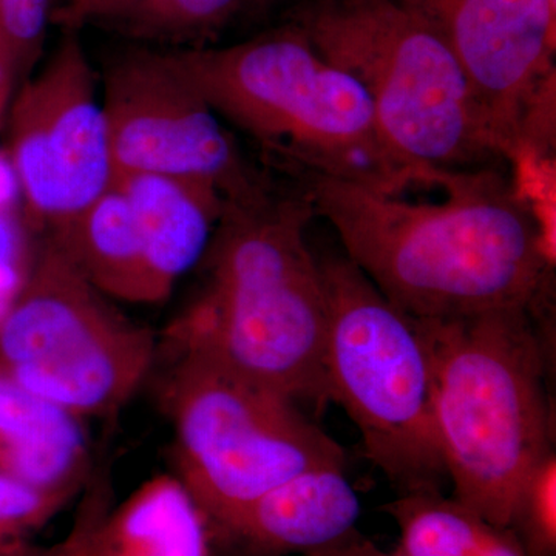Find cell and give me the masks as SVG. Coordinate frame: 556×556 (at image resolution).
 <instances>
[{
    "label": "cell",
    "mask_w": 556,
    "mask_h": 556,
    "mask_svg": "<svg viewBox=\"0 0 556 556\" xmlns=\"http://www.w3.org/2000/svg\"><path fill=\"white\" fill-rule=\"evenodd\" d=\"M325 300V378L368 459L399 495L447 481L434 422L431 364L416 320L343 255L318 258Z\"/></svg>",
    "instance_id": "6"
},
{
    "label": "cell",
    "mask_w": 556,
    "mask_h": 556,
    "mask_svg": "<svg viewBox=\"0 0 556 556\" xmlns=\"http://www.w3.org/2000/svg\"><path fill=\"white\" fill-rule=\"evenodd\" d=\"M16 62L11 56L9 47L0 38V126L5 123L11 100L16 93V84L20 83Z\"/></svg>",
    "instance_id": "26"
},
{
    "label": "cell",
    "mask_w": 556,
    "mask_h": 556,
    "mask_svg": "<svg viewBox=\"0 0 556 556\" xmlns=\"http://www.w3.org/2000/svg\"><path fill=\"white\" fill-rule=\"evenodd\" d=\"M135 0H65L54 10L53 21L64 31H79L84 25L102 24L116 27L134 7Z\"/></svg>",
    "instance_id": "22"
},
{
    "label": "cell",
    "mask_w": 556,
    "mask_h": 556,
    "mask_svg": "<svg viewBox=\"0 0 556 556\" xmlns=\"http://www.w3.org/2000/svg\"><path fill=\"white\" fill-rule=\"evenodd\" d=\"M163 54L219 118L291 177L325 175L405 197L442 190L455 174L404 159L383 134L367 91L287 20L232 46Z\"/></svg>",
    "instance_id": "2"
},
{
    "label": "cell",
    "mask_w": 556,
    "mask_h": 556,
    "mask_svg": "<svg viewBox=\"0 0 556 556\" xmlns=\"http://www.w3.org/2000/svg\"><path fill=\"white\" fill-rule=\"evenodd\" d=\"M153 357V332L116 309L53 240L0 318V369L78 419L123 408Z\"/></svg>",
    "instance_id": "8"
},
{
    "label": "cell",
    "mask_w": 556,
    "mask_h": 556,
    "mask_svg": "<svg viewBox=\"0 0 556 556\" xmlns=\"http://www.w3.org/2000/svg\"><path fill=\"white\" fill-rule=\"evenodd\" d=\"M358 515L345 467L314 468L269 490L217 532L254 556L305 555L356 529Z\"/></svg>",
    "instance_id": "12"
},
{
    "label": "cell",
    "mask_w": 556,
    "mask_h": 556,
    "mask_svg": "<svg viewBox=\"0 0 556 556\" xmlns=\"http://www.w3.org/2000/svg\"><path fill=\"white\" fill-rule=\"evenodd\" d=\"M113 182L137 218L152 303L164 302L206 255L226 201L207 186L161 175H124Z\"/></svg>",
    "instance_id": "13"
},
{
    "label": "cell",
    "mask_w": 556,
    "mask_h": 556,
    "mask_svg": "<svg viewBox=\"0 0 556 556\" xmlns=\"http://www.w3.org/2000/svg\"><path fill=\"white\" fill-rule=\"evenodd\" d=\"M546 311L415 318L431 364L434 422L453 497L508 527L522 486L554 452Z\"/></svg>",
    "instance_id": "4"
},
{
    "label": "cell",
    "mask_w": 556,
    "mask_h": 556,
    "mask_svg": "<svg viewBox=\"0 0 556 556\" xmlns=\"http://www.w3.org/2000/svg\"><path fill=\"white\" fill-rule=\"evenodd\" d=\"M53 241L109 299L152 305L137 218L115 182L54 228Z\"/></svg>",
    "instance_id": "16"
},
{
    "label": "cell",
    "mask_w": 556,
    "mask_h": 556,
    "mask_svg": "<svg viewBox=\"0 0 556 556\" xmlns=\"http://www.w3.org/2000/svg\"><path fill=\"white\" fill-rule=\"evenodd\" d=\"M510 529L530 556L556 554V456L535 468L519 493Z\"/></svg>",
    "instance_id": "20"
},
{
    "label": "cell",
    "mask_w": 556,
    "mask_h": 556,
    "mask_svg": "<svg viewBox=\"0 0 556 556\" xmlns=\"http://www.w3.org/2000/svg\"><path fill=\"white\" fill-rule=\"evenodd\" d=\"M105 507L108 504H105L104 496L87 497L86 503L79 508L78 517H76L68 535L56 546L43 548V556H93L91 554V532H93L94 522Z\"/></svg>",
    "instance_id": "23"
},
{
    "label": "cell",
    "mask_w": 556,
    "mask_h": 556,
    "mask_svg": "<svg viewBox=\"0 0 556 556\" xmlns=\"http://www.w3.org/2000/svg\"><path fill=\"white\" fill-rule=\"evenodd\" d=\"M382 510L399 529L404 556H530L514 530L492 525L442 492L409 493Z\"/></svg>",
    "instance_id": "17"
},
{
    "label": "cell",
    "mask_w": 556,
    "mask_h": 556,
    "mask_svg": "<svg viewBox=\"0 0 556 556\" xmlns=\"http://www.w3.org/2000/svg\"><path fill=\"white\" fill-rule=\"evenodd\" d=\"M298 2L300 0H247L243 14H248V16H251V14H266L268 11L280 5H288L289 10Z\"/></svg>",
    "instance_id": "27"
},
{
    "label": "cell",
    "mask_w": 556,
    "mask_h": 556,
    "mask_svg": "<svg viewBox=\"0 0 556 556\" xmlns=\"http://www.w3.org/2000/svg\"><path fill=\"white\" fill-rule=\"evenodd\" d=\"M455 54L508 163L554 138L556 7L551 0H399Z\"/></svg>",
    "instance_id": "10"
},
{
    "label": "cell",
    "mask_w": 556,
    "mask_h": 556,
    "mask_svg": "<svg viewBox=\"0 0 556 556\" xmlns=\"http://www.w3.org/2000/svg\"><path fill=\"white\" fill-rule=\"evenodd\" d=\"M53 13V0H0V38L21 79L30 76L39 61Z\"/></svg>",
    "instance_id": "21"
},
{
    "label": "cell",
    "mask_w": 556,
    "mask_h": 556,
    "mask_svg": "<svg viewBox=\"0 0 556 556\" xmlns=\"http://www.w3.org/2000/svg\"><path fill=\"white\" fill-rule=\"evenodd\" d=\"M178 346L166 407L179 481L218 530L249 504L305 471L345 467V453L291 399L240 375L199 346Z\"/></svg>",
    "instance_id": "7"
},
{
    "label": "cell",
    "mask_w": 556,
    "mask_h": 556,
    "mask_svg": "<svg viewBox=\"0 0 556 556\" xmlns=\"http://www.w3.org/2000/svg\"><path fill=\"white\" fill-rule=\"evenodd\" d=\"M76 493L0 473V548L27 544V538L49 525Z\"/></svg>",
    "instance_id": "19"
},
{
    "label": "cell",
    "mask_w": 556,
    "mask_h": 556,
    "mask_svg": "<svg viewBox=\"0 0 556 556\" xmlns=\"http://www.w3.org/2000/svg\"><path fill=\"white\" fill-rule=\"evenodd\" d=\"M283 20L361 84L404 159L437 172L510 164L455 54L399 0H300Z\"/></svg>",
    "instance_id": "5"
},
{
    "label": "cell",
    "mask_w": 556,
    "mask_h": 556,
    "mask_svg": "<svg viewBox=\"0 0 556 556\" xmlns=\"http://www.w3.org/2000/svg\"><path fill=\"white\" fill-rule=\"evenodd\" d=\"M551 2L556 7V0H551Z\"/></svg>",
    "instance_id": "28"
},
{
    "label": "cell",
    "mask_w": 556,
    "mask_h": 556,
    "mask_svg": "<svg viewBox=\"0 0 556 556\" xmlns=\"http://www.w3.org/2000/svg\"><path fill=\"white\" fill-rule=\"evenodd\" d=\"M79 420L0 369V473L28 484L79 490L87 467Z\"/></svg>",
    "instance_id": "14"
},
{
    "label": "cell",
    "mask_w": 556,
    "mask_h": 556,
    "mask_svg": "<svg viewBox=\"0 0 556 556\" xmlns=\"http://www.w3.org/2000/svg\"><path fill=\"white\" fill-rule=\"evenodd\" d=\"M247 0H135L115 28L139 39L201 46L241 16Z\"/></svg>",
    "instance_id": "18"
},
{
    "label": "cell",
    "mask_w": 556,
    "mask_h": 556,
    "mask_svg": "<svg viewBox=\"0 0 556 556\" xmlns=\"http://www.w3.org/2000/svg\"><path fill=\"white\" fill-rule=\"evenodd\" d=\"M17 244L16 232L10 219L0 211V298L13 299L20 288L17 277Z\"/></svg>",
    "instance_id": "24"
},
{
    "label": "cell",
    "mask_w": 556,
    "mask_h": 556,
    "mask_svg": "<svg viewBox=\"0 0 556 556\" xmlns=\"http://www.w3.org/2000/svg\"><path fill=\"white\" fill-rule=\"evenodd\" d=\"M313 204L291 189L228 204L207 249L208 281L175 325V343L199 346L260 386L325 407L327 300L306 230Z\"/></svg>",
    "instance_id": "3"
},
{
    "label": "cell",
    "mask_w": 556,
    "mask_h": 556,
    "mask_svg": "<svg viewBox=\"0 0 556 556\" xmlns=\"http://www.w3.org/2000/svg\"><path fill=\"white\" fill-rule=\"evenodd\" d=\"M302 556H404L393 552V554H387L382 548L376 546L372 541H369L367 536L362 535L357 529L351 530L345 536L334 541L317 551L308 552V554Z\"/></svg>",
    "instance_id": "25"
},
{
    "label": "cell",
    "mask_w": 556,
    "mask_h": 556,
    "mask_svg": "<svg viewBox=\"0 0 556 556\" xmlns=\"http://www.w3.org/2000/svg\"><path fill=\"white\" fill-rule=\"evenodd\" d=\"M115 178L161 175L217 190L226 206L274 182L241 152L225 121L170 67L163 51L113 62L102 94Z\"/></svg>",
    "instance_id": "9"
},
{
    "label": "cell",
    "mask_w": 556,
    "mask_h": 556,
    "mask_svg": "<svg viewBox=\"0 0 556 556\" xmlns=\"http://www.w3.org/2000/svg\"><path fill=\"white\" fill-rule=\"evenodd\" d=\"M93 556H208V526L178 478L156 477L101 511Z\"/></svg>",
    "instance_id": "15"
},
{
    "label": "cell",
    "mask_w": 556,
    "mask_h": 556,
    "mask_svg": "<svg viewBox=\"0 0 556 556\" xmlns=\"http://www.w3.org/2000/svg\"><path fill=\"white\" fill-rule=\"evenodd\" d=\"M507 164L455 172L441 201L294 175L316 217L380 294L413 318L547 311L554 254L540 212Z\"/></svg>",
    "instance_id": "1"
},
{
    "label": "cell",
    "mask_w": 556,
    "mask_h": 556,
    "mask_svg": "<svg viewBox=\"0 0 556 556\" xmlns=\"http://www.w3.org/2000/svg\"><path fill=\"white\" fill-rule=\"evenodd\" d=\"M60 46L11 100V167L36 222L58 228L113 185L108 121L79 39Z\"/></svg>",
    "instance_id": "11"
}]
</instances>
